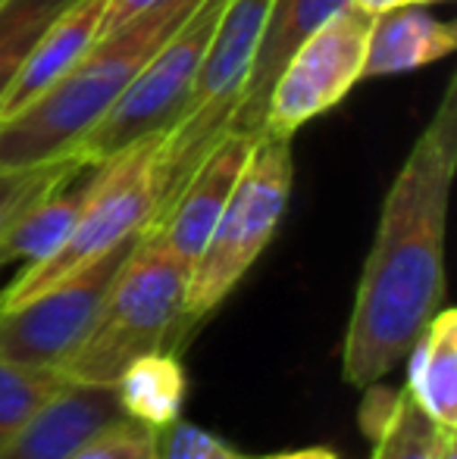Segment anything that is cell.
<instances>
[{"label": "cell", "instance_id": "7", "mask_svg": "<svg viewBox=\"0 0 457 459\" xmlns=\"http://www.w3.org/2000/svg\"><path fill=\"white\" fill-rule=\"evenodd\" d=\"M223 6L226 0H201L166 35V41L141 66L132 85L104 113V119L75 144L73 157H79L88 166H101L126 147L163 134L176 122L179 109L191 91L198 66L207 54L210 35L220 22Z\"/></svg>", "mask_w": 457, "mask_h": 459}, {"label": "cell", "instance_id": "26", "mask_svg": "<svg viewBox=\"0 0 457 459\" xmlns=\"http://www.w3.org/2000/svg\"><path fill=\"white\" fill-rule=\"evenodd\" d=\"M323 447H311V450H292V454H273V456H260V459H320Z\"/></svg>", "mask_w": 457, "mask_h": 459}, {"label": "cell", "instance_id": "4", "mask_svg": "<svg viewBox=\"0 0 457 459\" xmlns=\"http://www.w3.org/2000/svg\"><path fill=\"white\" fill-rule=\"evenodd\" d=\"M273 0H226L207 54L191 82L176 122L160 134L154 153V219L170 206L201 160L229 134L232 116L248 85L254 50ZM151 219V222H154Z\"/></svg>", "mask_w": 457, "mask_h": 459}, {"label": "cell", "instance_id": "9", "mask_svg": "<svg viewBox=\"0 0 457 459\" xmlns=\"http://www.w3.org/2000/svg\"><path fill=\"white\" fill-rule=\"evenodd\" d=\"M138 235L54 288L13 309H0V357L38 368H60L66 363L69 353L92 332L113 278L132 254Z\"/></svg>", "mask_w": 457, "mask_h": 459}, {"label": "cell", "instance_id": "14", "mask_svg": "<svg viewBox=\"0 0 457 459\" xmlns=\"http://www.w3.org/2000/svg\"><path fill=\"white\" fill-rule=\"evenodd\" d=\"M457 44V29L448 19H435L423 6H391L376 13L366 35L364 79L414 73L429 63L445 60Z\"/></svg>", "mask_w": 457, "mask_h": 459}, {"label": "cell", "instance_id": "20", "mask_svg": "<svg viewBox=\"0 0 457 459\" xmlns=\"http://www.w3.org/2000/svg\"><path fill=\"white\" fill-rule=\"evenodd\" d=\"M73 0H6L0 6V97L16 79L31 44Z\"/></svg>", "mask_w": 457, "mask_h": 459}, {"label": "cell", "instance_id": "28", "mask_svg": "<svg viewBox=\"0 0 457 459\" xmlns=\"http://www.w3.org/2000/svg\"><path fill=\"white\" fill-rule=\"evenodd\" d=\"M404 4H410V6H426V4H439V0H404Z\"/></svg>", "mask_w": 457, "mask_h": 459}, {"label": "cell", "instance_id": "8", "mask_svg": "<svg viewBox=\"0 0 457 459\" xmlns=\"http://www.w3.org/2000/svg\"><path fill=\"white\" fill-rule=\"evenodd\" d=\"M373 13L347 0L292 54L267 100L263 132L294 138L301 126L338 107L357 82H364L366 35Z\"/></svg>", "mask_w": 457, "mask_h": 459}, {"label": "cell", "instance_id": "5", "mask_svg": "<svg viewBox=\"0 0 457 459\" xmlns=\"http://www.w3.org/2000/svg\"><path fill=\"white\" fill-rule=\"evenodd\" d=\"M294 185L292 138L257 134L242 176L210 231L207 244L195 256L185 288V322L195 328L238 288L257 256L267 250L288 210Z\"/></svg>", "mask_w": 457, "mask_h": 459}, {"label": "cell", "instance_id": "16", "mask_svg": "<svg viewBox=\"0 0 457 459\" xmlns=\"http://www.w3.org/2000/svg\"><path fill=\"white\" fill-rule=\"evenodd\" d=\"M94 169L98 166H88L75 178L44 194L4 231V238H0V269L13 266V263H25V266L41 263L44 256H50L66 241L75 219L82 216L88 197H92Z\"/></svg>", "mask_w": 457, "mask_h": 459}, {"label": "cell", "instance_id": "6", "mask_svg": "<svg viewBox=\"0 0 457 459\" xmlns=\"http://www.w3.org/2000/svg\"><path fill=\"white\" fill-rule=\"evenodd\" d=\"M160 134L145 138L138 144L126 147L107 163L94 169L92 197H88L82 216L75 219L66 241L44 256L41 263H31L0 290V309H13L29 297L60 284L63 278L82 273L119 247L122 241L145 231L154 219V153H157Z\"/></svg>", "mask_w": 457, "mask_h": 459}, {"label": "cell", "instance_id": "23", "mask_svg": "<svg viewBox=\"0 0 457 459\" xmlns=\"http://www.w3.org/2000/svg\"><path fill=\"white\" fill-rule=\"evenodd\" d=\"M157 459H248L238 450H232L226 441H220L210 431L185 422L182 416L176 422L157 429Z\"/></svg>", "mask_w": 457, "mask_h": 459}, {"label": "cell", "instance_id": "21", "mask_svg": "<svg viewBox=\"0 0 457 459\" xmlns=\"http://www.w3.org/2000/svg\"><path fill=\"white\" fill-rule=\"evenodd\" d=\"M82 169H88V163H82L79 157L50 160V163L25 166V169H0V238L35 200L75 178Z\"/></svg>", "mask_w": 457, "mask_h": 459}, {"label": "cell", "instance_id": "19", "mask_svg": "<svg viewBox=\"0 0 457 459\" xmlns=\"http://www.w3.org/2000/svg\"><path fill=\"white\" fill-rule=\"evenodd\" d=\"M66 381L60 368H38L0 357V450Z\"/></svg>", "mask_w": 457, "mask_h": 459}, {"label": "cell", "instance_id": "17", "mask_svg": "<svg viewBox=\"0 0 457 459\" xmlns=\"http://www.w3.org/2000/svg\"><path fill=\"white\" fill-rule=\"evenodd\" d=\"M116 394L128 419H138L151 429L176 422L185 403V372L179 366V353L160 351L135 359L116 378Z\"/></svg>", "mask_w": 457, "mask_h": 459}, {"label": "cell", "instance_id": "25", "mask_svg": "<svg viewBox=\"0 0 457 459\" xmlns=\"http://www.w3.org/2000/svg\"><path fill=\"white\" fill-rule=\"evenodd\" d=\"M354 4L364 6L366 13H373V16H376V13H385V10H391V6H401L404 0H354Z\"/></svg>", "mask_w": 457, "mask_h": 459}, {"label": "cell", "instance_id": "10", "mask_svg": "<svg viewBox=\"0 0 457 459\" xmlns=\"http://www.w3.org/2000/svg\"><path fill=\"white\" fill-rule=\"evenodd\" d=\"M257 138L250 134L229 132L207 157L201 160L189 182L179 187V194L170 200L163 212L154 219L147 229H154L185 263H195L201 247L207 244L210 231H214L216 219H220L223 206H226L232 187L242 176L248 153Z\"/></svg>", "mask_w": 457, "mask_h": 459}, {"label": "cell", "instance_id": "3", "mask_svg": "<svg viewBox=\"0 0 457 459\" xmlns=\"http://www.w3.org/2000/svg\"><path fill=\"white\" fill-rule=\"evenodd\" d=\"M189 263L154 229H145L116 273L110 294L92 332L66 357L60 372L69 381L116 385L135 359L147 353H179L189 334L185 288Z\"/></svg>", "mask_w": 457, "mask_h": 459}, {"label": "cell", "instance_id": "18", "mask_svg": "<svg viewBox=\"0 0 457 459\" xmlns=\"http://www.w3.org/2000/svg\"><path fill=\"white\" fill-rule=\"evenodd\" d=\"M452 429H439L408 391L395 394L382 425L373 435L370 459H439L442 441Z\"/></svg>", "mask_w": 457, "mask_h": 459}, {"label": "cell", "instance_id": "27", "mask_svg": "<svg viewBox=\"0 0 457 459\" xmlns=\"http://www.w3.org/2000/svg\"><path fill=\"white\" fill-rule=\"evenodd\" d=\"M439 459H457V431H448L445 441H442Z\"/></svg>", "mask_w": 457, "mask_h": 459}, {"label": "cell", "instance_id": "12", "mask_svg": "<svg viewBox=\"0 0 457 459\" xmlns=\"http://www.w3.org/2000/svg\"><path fill=\"white\" fill-rule=\"evenodd\" d=\"M347 0H273L263 22L260 41L250 63L248 85H244L242 103L232 116L229 132L235 134H263V116H267V100L273 91L276 79L292 60V54L326 22L332 19Z\"/></svg>", "mask_w": 457, "mask_h": 459}, {"label": "cell", "instance_id": "15", "mask_svg": "<svg viewBox=\"0 0 457 459\" xmlns=\"http://www.w3.org/2000/svg\"><path fill=\"white\" fill-rule=\"evenodd\" d=\"M404 391L439 429L457 431V313L442 307L414 341Z\"/></svg>", "mask_w": 457, "mask_h": 459}, {"label": "cell", "instance_id": "22", "mask_svg": "<svg viewBox=\"0 0 457 459\" xmlns=\"http://www.w3.org/2000/svg\"><path fill=\"white\" fill-rule=\"evenodd\" d=\"M73 459H157V429L122 416L98 431Z\"/></svg>", "mask_w": 457, "mask_h": 459}, {"label": "cell", "instance_id": "30", "mask_svg": "<svg viewBox=\"0 0 457 459\" xmlns=\"http://www.w3.org/2000/svg\"><path fill=\"white\" fill-rule=\"evenodd\" d=\"M4 4H6V0H0V6H4Z\"/></svg>", "mask_w": 457, "mask_h": 459}, {"label": "cell", "instance_id": "29", "mask_svg": "<svg viewBox=\"0 0 457 459\" xmlns=\"http://www.w3.org/2000/svg\"><path fill=\"white\" fill-rule=\"evenodd\" d=\"M320 459H338V456L332 454V450H326V447H323V454H320Z\"/></svg>", "mask_w": 457, "mask_h": 459}, {"label": "cell", "instance_id": "24", "mask_svg": "<svg viewBox=\"0 0 457 459\" xmlns=\"http://www.w3.org/2000/svg\"><path fill=\"white\" fill-rule=\"evenodd\" d=\"M154 4H157V0H107L104 19H101V35H110V31L122 29L128 19L141 16V13L151 10Z\"/></svg>", "mask_w": 457, "mask_h": 459}, {"label": "cell", "instance_id": "1", "mask_svg": "<svg viewBox=\"0 0 457 459\" xmlns=\"http://www.w3.org/2000/svg\"><path fill=\"white\" fill-rule=\"evenodd\" d=\"M457 169V85L417 134L379 210L347 319L342 372L376 385L401 363L445 300V222Z\"/></svg>", "mask_w": 457, "mask_h": 459}, {"label": "cell", "instance_id": "2", "mask_svg": "<svg viewBox=\"0 0 457 459\" xmlns=\"http://www.w3.org/2000/svg\"><path fill=\"white\" fill-rule=\"evenodd\" d=\"M201 0H157L122 29L101 35L57 85L19 116L0 122V169H25L73 157L75 144L104 119L154 50Z\"/></svg>", "mask_w": 457, "mask_h": 459}, {"label": "cell", "instance_id": "11", "mask_svg": "<svg viewBox=\"0 0 457 459\" xmlns=\"http://www.w3.org/2000/svg\"><path fill=\"white\" fill-rule=\"evenodd\" d=\"M126 416L116 385L66 381L10 437L0 459H73L107 425Z\"/></svg>", "mask_w": 457, "mask_h": 459}, {"label": "cell", "instance_id": "13", "mask_svg": "<svg viewBox=\"0 0 457 459\" xmlns=\"http://www.w3.org/2000/svg\"><path fill=\"white\" fill-rule=\"evenodd\" d=\"M107 0H73L57 13V19L38 35L29 56L19 66L16 79L0 97V122L19 116L38 100L50 85L63 79L79 63V56L101 38Z\"/></svg>", "mask_w": 457, "mask_h": 459}]
</instances>
